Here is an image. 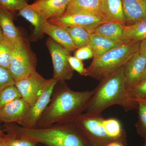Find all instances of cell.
I'll return each mask as SVG.
<instances>
[{
	"label": "cell",
	"mask_w": 146,
	"mask_h": 146,
	"mask_svg": "<svg viewBox=\"0 0 146 146\" xmlns=\"http://www.w3.org/2000/svg\"><path fill=\"white\" fill-rule=\"evenodd\" d=\"M93 94V90L73 91L63 82L62 86L54 90L50 101L35 127L74 123L86 110Z\"/></svg>",
	"instance_id": "6da1fadb"
},
{
	"label": "cell",
	"mask_w": 146,
	"mask_h": 146,
	"mask_svg": "<svg viewBox=\"0 0 146 146\" xmlns=\"http://www.w3.org/2000/svg\"><path fill=\"white\" fill-rule=\"evenodd\" d=\"M4 132L46 146H92L74 123L56 124L43 127L25 128L16 123L5 125Z\"/></svg>",
	"instance_id": "7a4b0ae2"
},
{
	"label": "cell",
	"mask_w": 146,
	"mask_h": 146,
	"mask_svg": "<svg viewBox=\"0 0 146 146\" xmlns=\"http://www.w3.org/2000/svg\"><path fill=\"white\" fill-rule=\"evenodd\" d=\"M125 66L100 80L93 90L86 113L99 115L114 105L121 106L126 112L138 109V102L132 99L126 88Z\"/></svg>",
	"instance_id": "3957f363"
},
{
	"label": "cell",
	"mask_w": 146,
	"mask_h": 146,
	"mask_svg": "<svg viewBox=\"0 0 146 146\" xmlns=\"http://www.w3.org/2000/svg\"><path fill=\"white\" fill-rule=\"evenodd\" d=\"M140 42L122 44L104 54L94 58L86 69L85 76L100 81L105 77L125 66L139 50Z\"/></svg>",
	"instance_id": "277c9868"
},
{
	"label": "cell",
	"mask_w": 146,
	"mask_h": 146,
	"mask_svg": "<svg viewBox=\"0 0 146 146\" xmlns=\"http://www.w3.org/2000/svg\"><path fill=\"white\" fill-rule=\"evenodd\" d=\"M9 70L15 82L36 72L35 59L29 46L21 36L14 43Z\"/></svg>",
	"instance_id": "5b68a950"
},
{
	"label": "cell",
	"mask_w": 146,
	"mask_h": 146,
	"mask_svg": "<svg viewBox=\"0 0 146 146\" xmlns=\"http://www.w3.org/2000/svg\"><path fill=\"white\" fill-rule=\"evenodd\" d=\"M104 118L99 115L85 113L78 117L74 123L92 145L106 146L113 141L105 129L103 120Z\"/></svg>",
	"instance_id": "8992f818"
},
{
	"label": "cell",
	"mask_w": 146,
	"mask_h": 146,
	"mask_svg": "<svg viewBox=\"0 0 146 146\" xmlns=\"http://www.w3.org/2000/svg\"><path fill=\"white\" fill-rule=\"evenodd\" d=\"M53 65L52 78L60 82L70 80L73 77L74 70L68 61L70 52L49 37L46 42Z\"/></svg>",
	"instance_id": "52a82bcc"
},
{
	"label": "cell",
	"mask_w": 146,
	"mask_h": 146,
	"mask_svg": "<svg viewBox=\"0 0 146 146\" xmlns=\"http://www.w3.org/2000/svg\"><path fill=\"white\" fill-rule=\"evenodd\" d=\"M58 82L53 78L48 80L40 96L30 107L26 116L20 125L29 128L36 127L39 118L49 104L55 87Z\"/></svg>",
	"instance_id": "ba28073f"
},
{
	"label": "cell",
	"mask_w": 146,
	"mask_h": 146,
	"mask_svg": "<svg viewBox=\"0 0 146 146\" xmlns=\"http://www.w3.org/2000/svg\"><path fill=\"white\" fill-rule=\"evenodd\" d=\"M59 26L76 27L86 29L90 34L101 24L106 22L102 16L81 13L64 14L59 18L48 21Z\"/></svg>",
	"instance_id": "9c48e42d"
},
{
	"label": "cell",
	"mask_w": 146,
	"mask_h": 146,
	"mask_svg": "<svg viewBox=\"0 0 146 146\" xmlns=\"http://www.w3.org/2000/svg\"><path fill=\"white\" fill-rule=\"evenodd\" d=\"M48 80L44 78L36 72L26 78L15 82V85L22 98L31 106L40 96Z\"/></svg>",
	"instance_id": "30bf717a"
},
{
	"label": "cell",
	"mask_w": 146,
	"mask_h": 146,
	"mask_svg": "<svg viewBox=\"0 0 146 146\" xmlns=\"http://www.w3.org/2000/svg\"><path fill=\"white\" fill-rule=\"evenodd\" d=\"M146 65V58L138 51L128 61L124 68L125 86L129 94L141 82Z\"/></svg>",
	"instance_id": "8fae6325"
},
{
	"label": "cell",
	"mask_w": 146,
	"mask_h": 146,
	"mask_svg": "<svg viewBox=\"0 0 146 146\" xmlns=\"http://www.w3.org/2000/svg\"><path fill=\"white\" fill-rule=\"evenodd\" d=\"M72 0H35L29 6L41 14L47 21L59 18L65 13Z\"/></svg>",
	"instance_id": "7c38bea8"
},
{
	"label": "cell",
	"mask_w": 146,
	"mask_h": 146,
	"mask_svg": "<svg viewBox=\"0 0 146 146\" xmlns=\"http://www.w3.org/2000/svg\"><path fill=\"white\" fill-rule=\"evenodd\" d=\"M29 105L22 98L11 102L0 109V122L21 125L27 114Z\"/></svg>",
	"instance_id": "4fadbf2b"
},
{
	"label": "cell",
	"mask_w": 146,
	"mask_h": 146,
	"mask_svg": "<svg viewBox=\"0 0 146 146\" xmlns=\"http://www.w3.org/2000/svg\"><path fill=\"white\" fill-rule=\"evenodd\" d=\"M43 32L70 52L77 49L68 32L61 27L46 21L43 26Z\"/></svg>",
	"instance_id": "5bb4252c"
},
{
	"label": "cell",
	"mask_w": 146,
	"mask_h": 146,
	"mask_svg": "<svg viewBox=\"0 0 146 146\" xmlns=\"http://www.w3.org/2000/svg\"><path fill=\"white\" fill-rule=\"evenodd\" d=\"M126 24L131 25L146 19V0H122Z\"/></svg>",
	"instance_id": "9a60e30c"
},
{
	"label": "cell",
	"mask_w": 146,
	"mask_h": 146,
	"mask_svg": "<svg viewBox=\"0 0 146 146\" xmlns=\"http://www.w3.org/2000/svg\"><path fill=\"white\" fill-rule=\"evenodd\" d=\"M101 8L106 22H117L125 25L122 0H101Z\"/></svg>",
	"instance_id": "2e32d148"
},
{
	"label": "cell",
	"mask_w": 146,
	"mask_h": 146,
	"mask_svg": "<svg viewBox=\"0 0 146 146\" xmlns=\"http://www.w3.org/2000/svg\"><path fill=\"white\" fill-rule=\"evenodd\" d=\"M146 39V19L135 23L124 26L121 44L141 42Z\"/></svg>",
	"instance_id": "e0dca14e"
},
{
	"label": "cell",
	"mask_w": 146,
	"mask_h": 146,
	"mask_svg": "<svg viewBox=\"0 0 146 146\" xmlns=\"http://www.w3.org/2000/svg\"><path fill=\"white\" fill-rule=\"evenodd\" d=\"M73 13L102 16L101 0H72L64 14Z\"/></svg>",
	"instance_id": "ac0fdd59"
},
{
	"label": "cell",
	"mask_w": 146,
	"mask_h": 146,
	"mask_svg": "<svg viewBox=\"0 0 146 146\" xmlns=\"http://www.w3.org/2000/svg\"><path fill=\"white\" fill-rule=\"evenodd\" d=\"M14 13L0 7V26L4 36L13 44L21 36L13 23Z\"/></svg>",
	"instance_id": "d6986e66"
},
{
	"label": "cell",
	"mask_w": 146,
	"mask_h": 146,
	"mask_svg": "<svg viewBox=\"0 0 146 146\" xmlns=\"http://www.w3.org/2000/svg\"><path fill=\"white\" fill-rule=\"evenodd\" d=\"M121 44L98 34H90L89 46L94 52V58L98 57Z\"/></svg>",
	"instance_id": "ffe728a7"
},
{
	"label": "cell",
	"mask_w": 146,
	"mask_h": 146,
	"mask_svg": "<svg viewBox=\"0 0 146 146\" xmlns=\"http://www.w3.org/2000/svg\"><path fill=\"white\" fill-rule=\"evenodd\" d=\"M124 26L117 22H104L97 27L93 33L118 42L122 35Z\"/></svg>",
	"instance_id": "44dd1931"
},
{
	"label": "cell",
	"mask_w": 146,
	"mask_h": 146,
	"mask_svg": "<svg viewBox=\"0 0 146 146\" xmlns=\"http://www.w3.org/2000/svg\"><path fill=\"white\" fill-rule=\"evenodd\" d=\"M103 124L108 135L112 141L121 142L127 146L125 131L119 120L114 118H104Z\"/></svg>",
	"instance_id": "7402d4cb"
},
{
	"label": "cell",
	"mask_w": 146,
	"mask_h": 146,
	"mask_svg": "<svg viewBox=\"0 0 146 146\" xmlns=\"http://www.w3.org/2000/svg\"><path fill=\"white\" fill-rule=\"evenodd\" d=\"M18 14L25 18L33 26L35 36H39L44 33L43 26L46 20L41 14L31 7L29 4L19 11Z\"/></svg>",
	"instance_id": "603a6c76"
},
{
	"label": "cell",
	"mask_w": 146,
	"mask_h": 146,
	"mask_svg": "<svg viewBox=\"0 0 146 146\" xmlns=\"http://www.w3.org/2000/svg\"><path fill=\"white\" fill-rule=\"evenodd\" d=\"M60 27L68 32L77 49L89 45L91 34L85 29L76 27Z\"/></svg>",
	"instance_id": "cb8c5ba5"
},
{
	"label": "cell",
	"mask_w": 146,
	"mask_h": 146,
	"mask_svg": "<svg viewBox=\"0 0 146 146\" xmlns=\"http://www.w3.org/2000/svg\"><path fill=\"white\" fill-rule=\"evenodd\" d=\"M14 44L4 35L0 42V66L9 70Z\"/></svg>",
	"instance_id": "d4e9b609"
},
{
	"label": "cell",
	"mask_w": 146,
	"mask_h": 146,
	"mask_svg": "<svg viewBox=\"0 0 146 146\" xmlns=\"http://www.w3.org/2000/svg\"><path fill=\"white\" fill-rule=\"evenodd\" d=\"M20 98L21 94L15 85L5 87L0 92V109Z\"/></svg>",
	"instance_id": "484cf974"
},
{
	"label": "cell",
	"mask_w": 146,
	"mask_h": 146,
	"mask_svg": "<svg viewBox=\"0 0 146 146\" xmlns=\"http://www.w3.org/2000/svg\"><path fill=\"white\" fill-rule=\"evenodd\" d=\"M138 121L136 124V131L140 136L146 138V102L138 101Z\"/></svg>",
	"instance_id": "4316f807"
},
{
	"label": "cell",
	"mask_w": 146,
	"mask_h": 146,
	"mask_svg": "<svg viewBox=\"0 0 146 146\" xmlns=\"http://www.w3.org/2000/svg\"><path fill=\"white\" fill-rule=\"evenodd\" d=\"M3 146H36L37 143L30 139L19 138L7 133L3 136Z\"/></svg>",
	"instance_id": "83f0119b"
},
{
	"label": "cell",
	"mask_w": 146,
	"mask_h": 146,
	"mask_svg": "<svg viewBox=\"0 0 146 146\" xmlns=\"http://www.w3.org/2000/svg\"><path fill=\"white\" fill-rule=\"evenodd\" d=\"M28 0H0V7L15 13L28 5Z\"/></svg>",
	"instance_id": "f1b7e54d"
},
{
	"label": "cell",
	"mask_w": 146,
	"mask_h": 146,
	"mask_svg": "<svg viewBox=\"0 0 146 146\" xmlns=\"http://www.w3.org/2000/svg\"><path fill=\"white\" fill-rule=\"evenodd\" d=\"M130 96L134 101H146V79L141 82L133 89Z\"/></svg>",
	"instance_id": "f546056e"
},
{
	"label": "cell",
	"mask_w": 146,
	"mask_h": 146,
	"mask_svg": "<svg viewBox=\"0 0 146 146\" xmlns=\"http://www.w3.org/2000/svg\"><path fill=\"white\" fill-rule=\"evenodd\" d=\"M15 84L9 70L0 66V92L5 87L15 85Z\"/></svg>",
	"instance_id": "4dcf8cb0"
},
{
	"label": "cell",
	"mask_w": 146,
	"mask_h": 146,
	"mask_svg": "<svg viewBox=\"0 0 146 146\" xmlns=\"http://www.w3.org/2000/svg\"><path fill=\"white\" fill-rule=\"evenodd\" d=\"M69 64L73 70L76 71L82 76H85L86 69L84 68L82 60L74 56L70 55L68 58Z\"/></svg>",
	"instance_id": "1f68e13d"
},
{
	"label": "cell",
	"mask_w": 146,
	"mask_h": 146,
	"mask_svg": "<svg viewBox=\"0 0 146 146\" xmlns=\"http://www.w3.org/2000/svg\"><path fill=\"white\" fill-rule=\"evenodd\" d=\"M74 56L82 60H86L94 58V52L88 45L77 49L75 52Z\"/></svg>",
	"instance_id": "d6a6232c"
},
{
	"label": "cell",
	"mask_w": 146,
	"mask_h": 146,
	"mask_svg": "<svg viewBox=\"0 0 146 146\" xmlns=\"http://www.w3.org/2000/svg\"><path fill=\"white\" fill-rule=\"evenodd\" d=\"M138 52L141 55L146 58V39L140 42Z\"/></svg>",
	"instance_id": "836d02e7"
},
{
	"label": "cell",
	"mask_w": 146,
	"mask_h": 146,
	"mask_svg": "<svg viewBox=\"0 0 146 146\" xmlns=\"http://www.w3.org/2000/svg\"><path fill=\"white\" fill-rule=\"evenodd\" d=\"M106 146H127L125 145V144L121 143V142H119V141H113V142H110L109 143L107 144Z\"/></svg>",
	"instance_id": "e575fe53"
},
{
	"label": "cell",
	"mask_w": 146,
	"mask_h": 146,
	"mask_svg": "<svg viewBox=\"0 0 146 146\" xmlns=\"http://www.w3.org/2000/svg\"><path fill=\"white\" fill-rule=\"evenodd\" d=\"M146 79V65L145 68V71H144L143 74V76H142V79H141V82L143 81Z\"/></svg>",
	"instance_id": "d590c367"
},
{
	"label": "cell",
	"mask_w": 146,
	"mask_h": 146,
	"mask_svg": "<svg viewBox=\"0 0 146 146\" xmlns=\"http://www.w3.org/2000/svg\"><path fill=\"white\" fill-rule=\"evenodd\" d=\"M3 37V33L2 30V29L1 28V26H0V42L2 40Z\"/></svg>",
	"instance_id": "8d00e7d4"
},
{
	"label": "cell",
	"mask_w": 146,
	"mask_h": 146,
	"mask_svg": "<svg viewBox=\"0 0 146 146\" xmlns=\"http://www.w3.org/2000/svg\"><path fill=\"white\" fill-rule=\"evenodd\" d=\"M4 134H2V135H0V146H3V136Z\"/></svg>",
	"instance_id": "74e56055"
},
{
	"label": "cell",
	"mask_w": 146,
	"mask_h": 146,
	"mask_svg": "<svg viewBox=\"0 0 146 146\" xmlns=\"http://www.w3.org/2000/svg\"><path fill=\"white\" fill-rule=\"evenodd\" d=\"M4 132L3 130H1L0 129V135H2V134H4Z\"/></svg>",
	"instance_id": "f35d334b"
},
{
	"label": "cell",
	"mask_w": 146,
	"mask_h": 146,
	"mask_svg": "<svg viewBox=\"0 0 146 146\" xmlns=\"http://www.w3.org/2000/svg\"><path fill=\"white\" fill-rule=\"evenodd\" d=\"M143 146H146V138H145V143H144Z\"/></svg>",
	"instance_id": "ab89813d"
},
{
	"label": "cell",
	"mask_w": 146,
	"mask_h": 146,
	"mask_svg": "<svg viewBox=\"0 0 146 146\" xmlns=\"http://www.w3.org/2000/svg\"><path fill=\"white\" fill-rule=\"evenodd\" d=\"M92 146H96V145H92Z\"/></svg>",
	"instance_id": "60d3db41"
},
{
	"label": "cell",
	"mask_w": 146,
	"mask_h": 146,
	"mask_svg": "<svg viewBox=\"0 0 146 146\" xmlns=\"http://www.w3.org/2000/svg\"><path fill=\"white\" fill-rule=\"evenodd\" d=\"M142 102H143V101H142Z\"/></svg>",
	"instance_id": "b9f144b4"
},
{
	"label": "cell",
	"mask_w": 146,
	"mask_h": 146,
	"mask_svg": "<svg viewBox=\"0 0 146 146\" xmlns=\"http://www.w3.org/2000/svg\"></svg>",
	"instance_id": "7bdbcfd3"
},
{
	"label": "cell",
	"mask_w": 146,
	"mask_h": 146,
	"mask_svg": "<svg viewBox=\"0 0 146 146\" xmlns=\"http://www.w3.org/2000/svg\"></svg>",
	"instance_id": "ee69618b"
}]
</instances>
